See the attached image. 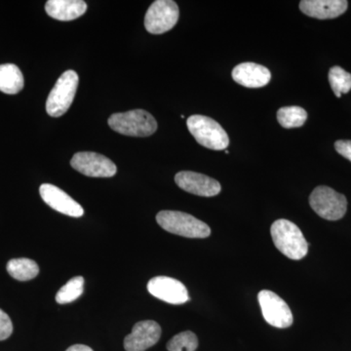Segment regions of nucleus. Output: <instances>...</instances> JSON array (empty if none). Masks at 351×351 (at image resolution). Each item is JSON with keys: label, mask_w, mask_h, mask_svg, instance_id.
Segmentation results:
<instances>
[{"label": "nucleus", "mask_w": 351, "mask_h": 351, "mask_svg": "<svg viewBox=\"0 0 351 351\" xmlns=\"http://www.w3.org/2000/svg\"><path fill=\"white\" fill-rule=\"evenodd\" d=\"M84 278L82 276H75L64 284L56 295V302L60 304H69L75 302L83 294L84 291Z\"/></svg>", "instance_id": "aec40b11"}, {"label": "nucleus", "mask_w": 351, "mask_h": 351, "mask_svg": "<svg viewBox=\"0 0 351 351\" xmlns=\"http://www.w3.org/2000/svg\"><path fill=\"white\" fill-rule=\"evenodd\" d=\"M179 16V7L175 1L156 0L145 14V29L152 34H164L175 27Z\"/></svg>", "instance_id": "0eeeda50"}, {"label": "nucleus", "mask_w": 351, "mask_h": 351, "mask_svg": "<svg viewBox=\"0 0 351 351\" xmlns=\"http://www.w3.org/2000/svg\"><path fill=\"white\" fill-rule=\"evenodd\" d=\"M329 82L332 90L338 98L351 90V75L341 66H332L329 71Z\"/></svg>", "instance_id": "412c9836"}, {"label": "nucleus", "mask_w": 351, "mask_h": 351, "mask_svg": "<svg viewBox=\"0 0 351 351\" xmlns=\"http://www.w3.org/2000/svg\"><path fill=\"white\" fill-rule=\"evenodd\" d=\"M346 0H302L300 9L302 13L316 19H335L348 10Z\"/></svg>", "instance_id": "4468645a"}, {"label": "nucleus", "mask_w": 351, "mask_h": 351, "mask_svg": "<svg viewBox=\"0 0 351 351\" xmlns=\"http://www.w3.org/2000/svg\"><path fill=\"white\" fill-rule=\"evenodd\" d=\"M13 332V324L10 317L0 309V341L8 339Z\"/></svg>", "instance_id": "5701e85b"}, {"label": "nucleus", "mask_w": 351, "mask_h": 351, "mask_svg": "<svg viewBox=\"0 0 351 351\" xmlns=\"http://www.w3.org/2000/svg\"><path fill=\"white\" fill-rule=\"evenodd\" d=\"M156 221L166 232L188 239H207L211 228L200 219L180 211H161Z\"/></svg>", "instance_id": "f03ea898"}, {"label": "nucleus", "mask_w": 351, "mask_h": 351, "mask_svg": "<svg viewBox=\"0 0 351 351\" xmlns=\"http://www.w3.org/2000/svg\"><path fill=\"white\" fill-rule=\"evenodd\" d=\"M147 291L156 299L171 304H182L191 300L186 286L171 277H154L147 283Z\"/></svg>", "instance_id": "9d476101"}, {"label": "nucleus", "mask_w": 351, "mask_h": 351, "mask_svg": "<svg viewBox=\"0 0 351 351\" xmlns=\"http://www.w3.org/2000/svg\"><path fill=\"white\" fill-rule=\"evenodd\" d=\"M71 165L87 177L112 178L117 173V165L108 157L97 152H77L71 158Z\"/></svg>", "instance_id": "1a4fd4ad"}, {"label": "nucleus", "mask_w": 351, "mask_h": 351, "mask_svg": "<svg viewBox=\"0 0 351 351\" xmlns=\"http://www.w3.org/2000/svg\"><path fill=\"white\" fill-rule=\"evenodd\" d=\"M39 193L44 202L59 213L73 217V218H80L84 214V210L80 203L76 202L68 193H64L54 184H41Z\"/></svg>", "instance_id": "ddd939ff"}, {"label": "nucleus", "mask_w": 351, "mask_h": 351, "mask_svg": "<svg viewBox=\"0 0 351 351\" xmlns=\"http://www.w3.org/2000/svg\"><path fill=\"white\" fill-rule=\"evenodd\" d=\"M186 125L198 144L213 149L223 151L230 145L228 134L218 122L204 115H191Z\"/></svg>", "instance_id": "20e7f679"}, {"label": "nucleus", "mask_w": 351, "mask_h": 351, "mask_svg": "<svg viewBox=\"0 0 351 351\" xmlns=\"http://www.w3.org/2000/svg\"><path fill=\"white\" fill-rule=\"evenodd\" d=\"M108 123L113 131L130 137H149L157 130L156 119L144 110L113 113Z\"/></svg>", "instance_id": "7ed1b4c3"}, {"label": "nucleus", "mask_w": 351, "mask_h": 351, "mask_svg": "<svg viewBox=\"0 0 351 351\" xmlns=\"http://www.w3.org/2000/svg\"><path fill=\"white\" fill-rule=\"evenodd\" d=\"M307 112L304 108L293 106L284 107L277 112L279 124L286 129L299 128L306 123Z\"/></svg>", "instance_id": "6ab92c4d"}, {"label": "nucleus", "mask_w": 351, "mask_h": 351, "mask_svg": "<svg viewBox=\"0 0 351 351\" xmlns=\"http://www.w3.org/2000/svg\"><path fill=\"white\" fill-rule=\"evenodd\" d=\"M24 88V76L16 64H0V91L8 95L19 93Z\"/></svg>", "instance_id": "f3484780"}, {"label": "nucleus", "mask_w": 351, "mask_h": 351, "mask_svg": "<svg viewBox=\"0 0 351 351\" xmlns=\"http://www.w3.org/2000/svg\"><path fill=\"white\" fill-rule=\"evenodd\" d=\"M335 149L339 154L351 162V141L339 140L335 143Z\"/></svg>", "instance_id": "b1692460"}, {"label": "nucleus", "mask_w": 351, "mask_h": 351, "mask_svg": "<svg viewBox=\"0 0 351 351\" xmlns=\"http://www.w3.org/2000/svg\"><path fill=\"white\" fill-rule=\"evenodd\" d=\"M45 10L58 21H73L84 15L87 4L82 0H48Z\"/></svg>", "instance_id": "dca6fc26"}, {"label": "nucleus", "mask_w": 351, "mask_h": 351, "mask_svg": "<svg viewBox=\"0 0 351 351\" xmlns=\"http://www.w3.org/2000/svg\"><path fill=\"white\" fill-rule=\"evenodd\" d=\"M309 204L318 216L328 221H338L348 210L346 196L326 186L314 189L309 196Z\"/></svg>", "instance_id": "423d86ee"}, {"label": "nucleus", "mask_w": 351, "mask_h": 351, "mask_svg": "<svg viewBox=\"0 0 351 351\" xmlns=\"http://www.w3.org/2000/svg\"><path fill=\"white\" fill-rule=\"evenodd\" d=\"M272 241L283 255L291 260L299 261L308 252L307 243L299 226L288 219H277L270 228Z\"/></svg>", "instance_id": "f257e3e1"}, {"label": "nucleus", "mask_w": 351, "mask_h": 351, "mask_svg": "<svg viewBox=\"0 0 351 351\" xmlns=\"http://www.w3.org/2000/svg\"><path fill=\"white\" fill-rule=\"evenodd\" d=\"M235 82L247 88H261L269 84L271 73L269 69L255 63H242L232 71Z\"/></svg>", "instance_id": "2eb2a0df"}, {"label": "nucleus", "mask_w": 351, "mask_h": 351, "mask_svg": "<svg viewBox=\"0 0 351 351\" xmlns=\"http://www.w3.org/2000/svg\"><path fill=\"white\" fill-rule=\"evenodd\" d=\"M258 301L263 318L271 326L283 329L290 327L294 322L290 307L276 293L269 290L261 291Z\"/></svg>", "instance_id": "6e6552de"}, {"label": "nucleus", "mask_w": 351, "mask_h": 351, "mask_svg": "<svg viewBox=\"0 0 351 351\" xmlns=\"http://www.w3.org/2000/svg\"><path fill=\"white\" fill-rule=\"evenodd\" d=\"M6 269L13 278L19 281L32 280L39 274L38 263L27 258H13L9 261Z\"/></svg>", "instance_id": "a211bd4d"}, {"label": "nucleus", "mask_w": 351, "mask_h": 351, "mask_svg": "<svg viewBox=\"0 0 351 351\" xmlns=\"http://www.w3.org/2000/svg\"><path fill=\"white\" fill-rule=\"evenodd\" d=\"M66 351H94L89 346L84 345H75L69 348Z\"/></svg>", "instance_id": "393cba45"}, {"label": "nucleus", "mask_w": 351, "mask_h": 351, "mask_svg": "<svg viewBox=\"0 0 351 351\" xmlns=\"http://www.w3.org/2000/svg\"><path fill=\"white\" fill-rule=\"evenodd\" d=\"M175 182L182 191L204 197L218 195L221 191V184L216 180L191 171H182L178 173L175 177Z\"/></svg>", "instance_id": "9b49d317"}, {"label": "nucleus", "mask_w": 351, "mask_h": 351, "mask_svg": "<svg viewBox=\"0 0 351 351\" xmlns=\"http://www.w3.org/2000/svg\"><path fill=\"white\" fill-rule=\"evenodd\" d=\"M161 327L156 321H141L133 327L131 334L124 339L126 351H145L158 343Z\"/></svg>", "instance_id": "f8f14e48"}, {"label": "nucleus", "mask_w": 351, "mask_h": 351, "mask_svg": "<svg viewBox=\"0 0 351 351\" xmlns=\"http://www.w3.org/2000/svg\"><path fill=\"white\" fill-rule=\"evenodd\" d=\"M166 348L168 351H195L198 348V339L195 332H182L173 337Z\"/></svg>", "instance_id": "4be33fe9"}, {"label": "nucleus", "mask_w": 351, "mask_h": 351, "mask_svg": "<svg viewBox=\"0 0 351 351\" xmlns=\"http://www.w3.org/2000/svg\"><path fill=\"white\" fill-rule=\"evenodd\" d=\"M78 80L75 71H64L60 76L46 101V112L50 117H60L68 112L77 91Z\"/></svg>", "instance_id": "39448f33"}]
</instances>
